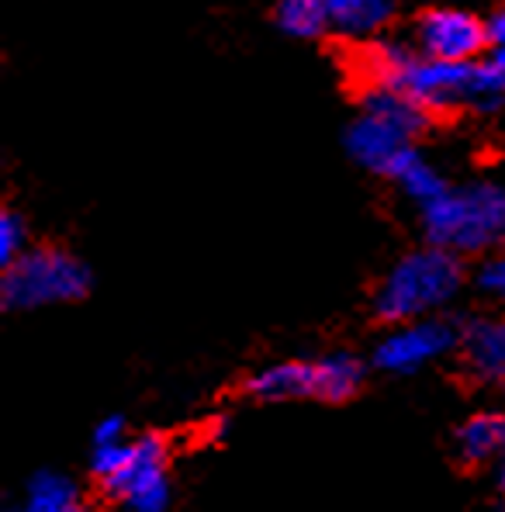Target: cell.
<instances>
[{
	"label": "cell",
	"mask_w": 505,
	"mask_h": 512,
	"mask_svg": "<svg viewBox=\"0 0 505 512\" xmlns=\"http://www.w3.org/2000/svg\"><path fill=\"white\" fill-rule=\"evenodd\" d=\"M457 343H461V333L447 319L426 315V319L395 322V329L374 346V364L388 374H412L419 367L440 360Z\"/></svg>",
	"instance_id": "ba28073f"
},
{
	"label": "cell",
	"mask_w": 505,
	"mask_h": 512,
	"mask_svg": "<svg viewBox=\"0 0 505 512\" xmlns=\"http://www.w3.org/2000/svg\"><path fill=\"white\" fill-rule=\"evenodd\" d=\"M28 250V229L18 212H0V267L14 263Z\"/></svg>",
	"instance_id": "2e32d148"
},
{
	"label": "cell",
	"mask_w": 505,
	"mask_h": 512,
	"mask_svg": "<svg viewBox=\"0 0 505 512\" xmlns=\"http://www.w3.org/2000/svg\"><path fill=\"white\" fill-rule=\"evenodd\" d=\"M478 288L488 298L505 301V253H492L478 270Z\"/></svg>",
	"instance_id": "e0dca14e"
},
{
	"label": "cell",
	"mask_w": 505,
	"mask_h": 512,
	"mask_svg": "<svg viewBox=\"0 0 505 512\" xmlns=\"http://www.w3.org/2000/svg\"><path fill=\"white\" fill-rule=\"evenodd\" d=\"M277 21L295 39H319L329 28V14L322 0H281L277 4Z\"/></svg>",
	"instance_id": "9a60e30c"
},
{
	"label": "cell",
	"mask_w": 505,
	"mask_h": 512,
	"mask_svg": "<svg viewBox=\"0 0 505 512\" xmlns=\"http://www.w3.org/2000/svg\"><path fill=\"white\" fill-rule=\"evenodd\" d=\"M388 177L395 180V184L402 187L405 198L416 201L419 208L433 205V201L440 198L443 191H447V180H443V173L436 170L433 163H429L416 146L405 149V153L398 156L395 163H391Z\"/></svg>",
	"instance_id": "7c38bea8"
},
{
	"label": "cell",
	"mask_w": 505,
	"mask_h": 512,
	"mask_svg": "<svg viewBox=\"0 0 505 512\" xmlns=\"http://www.w3.org/2000/svg\"><path fill=\"white\" fill-rule=\"evenodd\" d=\"M367 84H388L412 97L426 111H454L478 108L495 111L505 97V70L488 63H454V59H433L422 52H409L398 42H378L360 59Z\"/></svg>",
	"instance_id": "6da1fadb"
},
{
	"label": "cell",
	"mask_w": 505,
	"mask_h": 512,
	"mask_svg": "<svg viewBox=\"0 0 505 512\" xmlns=\"http://www.w3.org/2000/svg\"><path fill=\"white\" fill-rule=\"evenodd\" d=\"M118 440H125V419L111 416V419H104V423H97L94 443H118Z\"/></svg>",
	"instance_id": "d6986e66"
},
{
	"label": "cell",
	"mask_w": 505,
	"mask_h": 512,
	"mask_svg": "<svg viewBox=\"0 0 505 512\" xmlns=\"http://www.w3.org/2000/svg\"><path fill=\"white\" fill-rule=\"evenodd\" d=\"M364 384V364L350 353H329L319 360H281L250 378V395L263 402L288 398H319V402H346Z\"/></svg>",
	"instance_id": "52a82bcc"
},
{
	"label": "cell",
	"mask_w": 505,
	"mask_h": 512,
	"mask_svg": "<svg viewBox=\"0 0 505 512\" xmlns=\"http://www.w3.org/2000/svg\"><path fill=\"white\" fill-rule=\"evenodd\" d=\"M464 364L478 381L505 384V315L474 319L461 336Z\"/></svg>",
	"instance_id": "30bf717a"
},
{
	"label": "cell",
	"mask_w": 505,
	"mask_h": 512,
	"mask_svg": "<svg viewBox=\"0 0 505 512\" xmlns=\"http://www.w3.org/2000/svg\"><path fill=\"white\" fill-rule=\"evenodd\" d=\"M499 488L505 492V454H502V461H499Z\"/></svg>",
	"instance_id": "ffe728a7"
},
{
	"label": "cell",
	"mask_w": 505,
	"mask_h": 512,
	"mask_svg": "<svg viewBox=\"0 0 505 512\" xmlns=\"http://www.w3.org/2000/svg\"><path fill=\"white\" fill-rule=\"evenodd\" d=\"M329 14V28L346 39H371L388 28L395 14V0H322Z\"/></svg>",
	"instance_id": "8fae6325"
},
{
	"label": "cell",
	"mask_w": 505,
	"mask_h": 512,
	"mask_svg": "<svg viewBox=\"0 0 505 512\" xmlns=\"http://www.w3.org/2000/svg\"><path fill=\"white\" fill-rule=\"evenodd\" d=\"M87 288V267L73 253L59 250V246L25 250L14 263H7L4 277H0V298H4V308H11V312L77 301L87 295Z\"/></svg>",
	"instance_id": "8992f818"
},
{
	"label": "cell",
	"mask_w": 505,
	"mask_h": 512,
	"mask_svg": "<svg viewBox=\"0 0 505 512\" xmlns=\"http://www.w3.org/2000/svg\"><path fill=\"white\" fill-rule=\"evenodd\" d=\"M429 111L388 84H367L360 94V115L346 128V149L367 170L388 173L391 163L416 146Z\"/></svg>",
	"instance_id": "277c9868"
},
{
	"label": "cell",
	"mask_w": 505,
	"mask_h": 512,
	"mask_svg": "<svg viewBox=\"0 0 505 512\" xmlns=\"http://www.w3.org/2000/svg\"><path fill=\"white\" fill-rule=\"evenodd\" d=\"M90 471L128 512H167L170 506L167 443L160 436L94 443Z\"/></svg>",
	"instance_id": "5b68a950"
},
{
	"label": "cell",
	"mask_w": 505,
	"mask_h": 512,
	"mask_svg": "<svg viewBox=\"0 0 505 512\" xmlns=\"http://www.w3.org/2000/svg\"><path fill=\"white\" fill-rule=\"evenodd\" d=\"M488 42V25L478 21L471 11L454 4H433L416 21V49L433 59H454L467 63Z\"/></svg>",
	"instance_id": "9c48e42d"
},
{
	"label": "cell",
	"mask_w": 505,
	"mask_h": 512,
	"mask_svg": "<svg viewBox=\"0 0 505 512\" xmlns=\"http://www.w3.org/2000/svg\"><path fill=\"white\" fill-rule=\"evenodd\" d=\"M422 225H426L429 243L457 256L499 250L505 246V187H447L433 205L422 208Z\"/></svg>",
	"instance_id": "7a4b0ae2"
},
{
	"label": "cell",
	"mask_w": 505,
	"mask_h": 512,
	"mask_svg": "<svg viewBox=\"0 0 505 512\" xmlns=\"http://www.w3.org/2000/svg\"><path fill=\"white\" fill-rule=\"evenodd\" d=\"M73 512H87V509H84V506H77V509H73Z\"/></svg>",
	"instance_id": "44dd1931"
},
{
	"label": "cell",
	"mask_w": 505,
	"mask_h": 512,
	"mask_svg": "<svg viewBox=\"0 0 505 512\" xmlns=\"http://www.w3.org/2000/svg\"><path fill=\"white\" fill-rule=\"evenodd\" d=\"M457 454L467 464H485L505 454V416L478 412L457 429Z\"/></svg>",
	"instance_id": "4fadbf2b"
},
{
	"label": "cell",
	"mask_w": 505,
	"mask_h": 512,
	"mask_svg": "<svg viewBox=\"0 0 505 512\" xmlns=\"http://www.w3.org/2000/svg\"><path fill=\"white\" fill-rule=\"evenodd\" d=\"M77 506H80L77 485L66 474L42 471L28 481L25 502L18 506V512H73Z\"/></svg>",
	"instance_id": "5bb4252c"
},
{
	"label": "cell",
	"mask_w": 505,
	"mask_h": 512,
	"mask_svg": "<svg viewBox=\"0 0 505 512\" xmlns=\"http://www.w3.org/2000/svg\"><path fill=\"white\" fill-rule=\"evenodd\" d=\"M485 25H488V45H492V63L505 70V11L492 14V21H485Z\"/></svg>",
	"instance_id": "ac0fdd59"
},
{
	"label": "cell",
	"mask_w": 505,
	"mask_h": 512,
	"mask_svg": "<svg viewBox=\"0 0 505 512\" xmlns=\"http://www.w3.org/2000/svg\"><path fill=\"white\" fill-rule=\"evenodd\" d=\"M461 288L464 267L457 253L443 250V246H426V250L402 256L384 274L378 295H374V312L384 322L426 319L443 305H450Z\"/></svg>",
	"instance_id": "3957f363"
}]
</instances>
